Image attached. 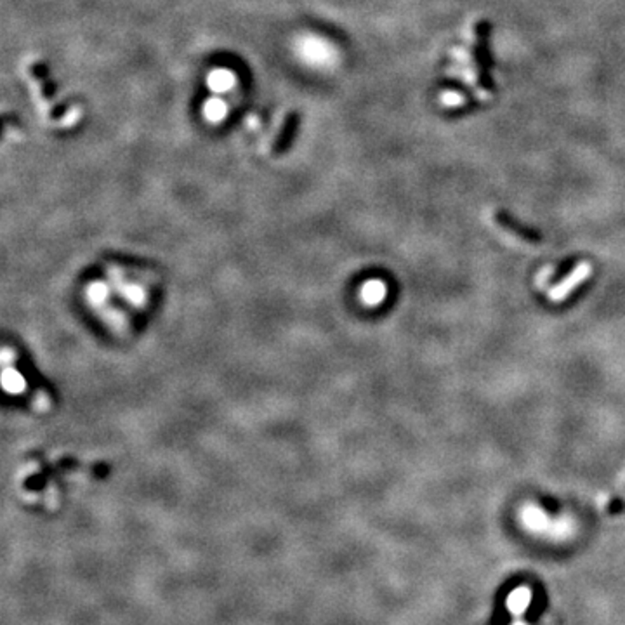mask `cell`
I'll list each match as a JSON object with an SVG mask.
<instances>
[{
  "instance_id": "obj_2",
  "label": "cell",
  "mask_w": 625,
  "mask_h": 625,
  "mask_svg": "<svg viewBox=\"0 0 625 625\" xmlns=\"http://www.w3.org/2000/svg\"><path fill=\"white\" fill-rule=\"evenodd\" d=\"M492 221L497 228L502 229L504 233H507V235H511L513 238L520 240V242H523V243L540 245L544 242V236L540 235L539 231L528 228V226H523L521 222H518L516 219H513L511 215H507L506 212L495 210L492 214Z\"/></svg>"
},
{
  "instance_id": "obj_1",
  "label": "cell",
  "mask_w": 625,
  "mask_h": 625,
  "mask_svg": "<svg viewBox=\"0 0 625 625\" xmlns=\"http://www.w3.org/2000/svg\"><path fill=\"white\" fill-rule=\"evenodd\" d=\"M481 32L483 30L480 27H474L471 30L469 43L453 49V67L450 69L457 79L462 80L466 86H469L476 93L480 100L486 101L492 96V89H490V83H485L486 67L483 56H481V53H483Z\"/></svg>"
},
{
  "instance_id": "obj_7",
  "label": "cell",
  "mask_w": 625,
  "mask_h": 625,
  "mask_svg": "<svg viewBox=\"0 0 625 625\" xmlns=\"http://www.w3.org/2000/svg\"><path fill=\"white\" fill-rule=\"evenodd\" d=\"M440 103L447 106V108H457V106L466 103V98L457 90H445V93L440 94Z\"/></svg>"
},
{
  "instance_id": "obj_3",
  "label": "cell",
  "mask_w": 625,
  "mask_h": 625,
  "mask_svg": "<svg viewBox=\"0 0 625 625\" xmlns=\"http://www.w3.org/2000/svg\"><path fill=\"white\" fill-rule=\"evenodd\" d=\"M591 273H592V266L589 262H579V264L575 266V269L563 278L558 285H554L547 295H549L551 301L554 302L565 301L566 297H570V295L573 294V290H575L577 287H580L584 281L589 280Z\"/></svg>"
},
{
  "instance_id": "obj_4",
  "label": "cell",
  "mask_w": 625,
  "mask_h": 625,
  "mask_svg": "<svg viewBox=\"0 0 625 625\" xmlns=\"http://www.w3.org/2000/svg\"><path fill=\"white\" fill-rule=\"evenodd\" d=\"M30 75H32V79H34L35 82L39 83L40 93H42L43 100H46L47 103L53 105V106H51V116H53V119H56V120L61 119V115H63V113H65V106H61L56 101V98H54V93H56V86H54V83L51 82L49 72H47L46 65H40V63L34 65V67L30 68Z\"/></svg>"
},
{
  "instance_id": "obj_5",
  "label": "cell",
  "mask_w": 625,
  "mask_h": 625,
  "mask_svg": "<svg viewBox=\"0 0 625 625\" xmlns=\"http://www.w3.org/2000/svg\"><path fill=\"white\" fill-rule=\"evenodd\" d=\"M299 123H301V115H299L295 109L285 116L283 126H281V129L278 130L275 142H273V146H271L273 155L280 156V155H283V153H287V149L290 148L292 142H294L295 134H297Z\"/></svg>"
},
{
  "instance_id": "obj_6",
  "label": "cell",
  "mask_w": 625,
  "mask_h": 625,
  "mask_svg": "<svg viewBox=\"0 0 625 625\" xmlns=\"http://www.w3.org/2000/svg\"><path fill=\"white\" fill-rule=\"evenodd\" d=\"M384 297V287L379 281H370V283L365 285L363 288V299L370 304H377L379 301Z\"/></svg>"
}]
</instances>
